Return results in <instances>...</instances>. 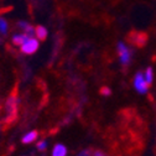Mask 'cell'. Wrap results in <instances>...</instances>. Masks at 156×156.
Masks as SVG:
<instances>
[{
    "label": "cell",
    "instance_id": "6",
    "mask_svg": "<svg viewBox=\"0 0 156 156\" xmlns=\"http://www.w3.org/2000/svg\"><path fill=\"white\" fill-rule=\"evenodd\" d=\"M67 152L68 150L63 144H56L52 149L51 156H67Z\"/></svg>",
    "mask_w": 156,
    "mask_h": 156
},
{
    "label": "cell",
    "instance_id": "10",
    "mask_svg": "<svg viewBox=\"0 0 156 156\" xmlns=\"http://www.w3.org/2000/svg\"><path fill=\"white\" fill-rule=\"evenodd\" d=\"M144 77H145V80L149 84H151L154 82V69L151 67H147L144 72Z\"/></svg>",
    "mask_w": 156,
    "mask_h": 156
},
{
    "label": "cell",
    "instance_id": "2",
    "mask_svg": "<svg viewBox=\"0 0 156 156\" xmlns=\"http://www.w3.org/2000/svg\"><path fill=\"white\" fill-rule=\"evenodd\" d=\"M133 86L135 88V90L139 94H146L149 92V83L146 82L145 77H144V72H138L134 77L133 81Z\"/></svg>",
    "mask_w": 156,
    "mask_h": 156
},
{
    "label": "cell",
    "instance_id": "7",
    "mask_svg": "<svg viewBox=\"0 0 156 156\" xmlns=\"http://www.w3.org/2000/svg\"><path fill=\"white\" fill-rule=\"evenodd\" d=\"M38 136V133L35 131V130H31L29 133H26L24 136H23V143L24 144H32Z\"/></svg>",
    "mask_w": 156,
    "mask_h": 156
},
{
    "label": "cell",
    "instance_id": "9",
    "mask_svg": "<svg viewBox=\"0 0 156 156\" xmlns=\"http://www.w3.org/2000/svg\"><path fill=\"white\" fill-rule=\"evenodd\" d=\"M47 29L45 26H37L35 27V37L37 38V40H45V38L47 37Z\"/></svg>",
    "mask_w": 156,
    "mask_h": 156
},
{
    "label": "cell",
    "instance_id": "15",
    "mask_svg": "<svg viewBox=\"0 0 156 156\" xmlns=\"http://www.w3.org/2000/svg\"><path fill=\"white\" fill-rule=\"evenodd\" d=\"M101 93H102L103 95H105V97H107V95H110V94H112V90H110V88H109V87H103V88H102V90H101Z\"/></svg>",
    "mask_w": 156,
    "mask_h": 156
},
{
    "label": "cell",
    "instance_id": "12",
    "mask_svg": "<svg viewBox=\"0 0 156 156\" xmlns=\"http://www.w3.org/2000/svg\"><path fill=\"white\" fill-rule=\"evenodd\" d=\"M47 149V141L46 140H41L37 143V150L38 151H45Z\"/></svg>",
    "mask_w": 156,
    "mask_h": 156
},
{
    "label": "cell",
    "instance_id": "5",
    "mask_svg": "<svg viewBox=\"0 0 156 156\" xmlns=\"http://www.w3.org/2000/svg\"><path fill=\"white\" fill-rule=\"evenodd\" d=\"M130 40L133 44L138 45V46H143L146 42V35L140 34V32H134L130 35Z\"/></svg>",
    "mask_w": 156,
    "mask_h": 156
},
{
    "label": "cell",
    "instance_id": "14",
    "mask_svg": "<svg viewBox=\"0 0 156 156\" xmlns=\"http://www.w3.org/2000/svg\"><path fill=\"white\" fill-rule=\"evenodd\" d=\"M77 156H92V152H90L89 150L84 149V150H81L80 152H78V154H77Z\"/></svg>",
    "mask_w": 156,
    "mask_h": 156
},
{
    "label": "cell",
    "instance_id": "4",
    "mask_svg": "<svg viewBox=\"0 0 156 156\" xmlns=\"http://www.w3.org/2000/svg\"><path fill=\"white\" fill-rule=\"evenodd\" d=\"M16 110H17V98L15 95H11L6 102V114L10 119L15 118Z\"/></svg>",
    "mask_w": 156,
    "mask_h": 156
},
{
    "label": "cell",
    "instance_id": "8",
    "mask_svg": "<svg viewBox=\"0 0 156 156\" xmlns=\"http://www.w3.org/2000/svg\"><path fill=\"white\" fill-rule=\"evenodd\" d=\"M27 38H29V36L25 32H23V34H15L12 36V44L16 45V46H21L27 40Z\"/></svg>",
    "mask_w": 156,
    "mask_h": 156
},
{
    "label": "cell",
    "instance_id": "16",
    "mask_svg": "<svg viewBox=\"0 0 156 156\" xmlns=\"http://www.w3.org/2000/svg\"><path fill=\"white\" fill-rule=\"evenodd\" d=\"M92 156H108L105 152H103V151H101V150H97V151H94V152H92Z\"/></svg>",
    "mask_w": 156,
    "mask_h": 156
},
{
    "label": "cell",
    "instance_id": "13",
    "mask_svg": "<svg viewBox=\"0 0 156 156\" xmlns=\"http://www.w3.org/2000/svg\"><path fill=\"white\" fill-rule=\"evenodd\" d=\"M17 26H19V27H20L21 30L26 31V30H27V29H29V27H30L31 25H30L29 23H26V21H19V23H17Z\"/></svg>",
    "mask_w": 156,
    "mask_h": 156
},
{
    "label": "cell",
    "instance_id": "3",
    "mask_svg": "<svg viewBox=\"0 0 156 156\" xmlns=\"http://www.w3.org/2000/svg\"><path fill=\"white\" fill-rule=\"evenodd\" d=\"M38 46H40V40H37L34 36V37H29L20 46V48H21V52L25 55H34L38 50Z\"/></svg>",
    "mask_w": 156,
    "mask_h": 156
},
{
    "label": "cell",
    "instance_id": "11",
    "mask_svg": "<svg viewBox=\"0 0 156 156\" xmlns=\"http://www.w3.org/2000/svg\"><path fill=\"white\" fill-rule=\"evenodd\" d=\"M9 30V25H8V21L5 20V19L0 17V34L2 35H5Z\"/></svg>",
    "mask_w": 156,
    "mask_h": 156
},
{
    "label": "cell",
    "instance_id": "1",
    "mask_svg": "<svg viewBox=\"0 0 156 156\" xmlns=\"http://www.w3.org/2000/svg\"><path fill=\"white\" fill-rule=\"evenodd\" d=\"M116 51H118V58L122 66H128L131 61V56L133 52L130 50V47L124 42V41H119L116 44Z\"/></svg>",
    "mask_w": 156,
    "mask_h": 156
}]
</instances>
